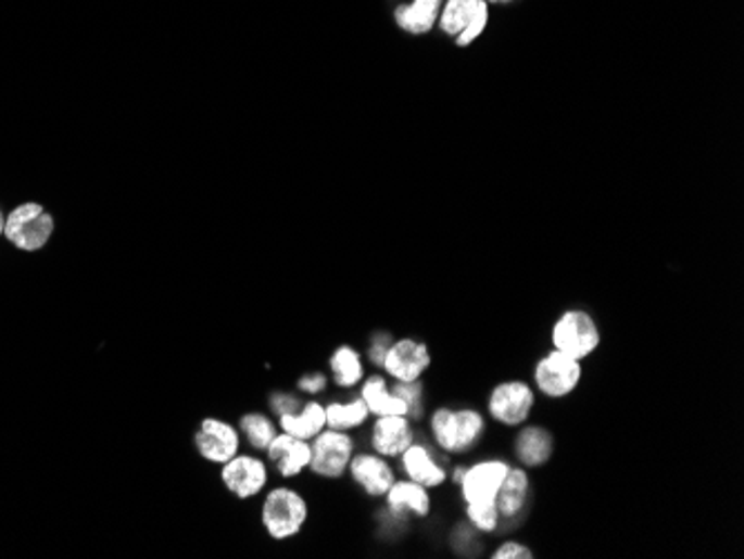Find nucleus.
I'll return each instance as SVG.
<instances>
[{
	"label": "nucleus",
	"instance_id": "f257e3e1",
	"mask_svg": "<svg viewBox=\"0 0 744 559\" xmlns=\"http://www.w3.org/2000/svg\"><path fill=\"white\" fill-rule=\"evenodd\" d=\"M489 433V417L475 406H437L428 415L430 444L444 457H466Z\"/></svg>",
	"mask_w": 744,
	"mask_h": 559
},
{
	"label": "nucleus",
	"instance_id": "f03ea898",
	"mask_svg": "<svg viewBox=\"0 0 744 559\" xmlns=\"http://www.w3.org/2000/svg\"><path fill=\"white\" fill-rule=\"evenodd\" d=\"M308 520L311 504L301 491L279 484L273 488L268 486V491L261 495L258 522L273 542H290L299 537Z\"/></svg>",
	"mask_w": 744,
	"mask_h": 559
},
{
	"label": "nucleus",
	"instance_id": "7ed1b4c3",
	"mask_svg": "<svg viewBox=\"0 0 744 559\" xmlns=\"http://www.w3.org/2000/svg\"><path fill=\"white\" fill-rule=\"evenodd\" d=\"M540 395L535 393L533 383L527 379H504L497 381L487 395V417L500 428L515 430L531 421L538 408Z\"/></svg>",
	"mask_w": 744,
	"mask_h": 559
},
{
	"label": "nucleus",
	"instance_id": "20e7f679",
	"mask_svg": "<svg viewBox=\"0 0 744 559\" xmlns=\"http://www.w3.org/2000/svg\"><path fill=\"white\" fill-rule=\"evenodd\" d=\"M602 346V330L597 319L584 308L564 310L551 326V348L587 361Z\"/></svg>",
	"mask_w": 744,
	"mask_h": 559
},
{
	"label": "nucleus",
	"instance_id": "39448f33",
	"mask_svg": "<svg viewBox=\"0 0 744 559\" xmlns=\"http://www.w3.org/2000/svg\"><path fill=\"white\" fill-rule=\"evenodd\" d=\"M584 379V361L568 357L555 348L544 353L531 372V383L540 397L562 402L571 397Z\"/></svg>",
	"mask_w": 744,
	"mask_h": 559
},
{
	"label": "nucleus",
	"instance_id": "423d86ee",
	"mask_svg": "<svg viewBox=\"0 0 744 559\" xmlns=\"http://www.w3.org/2000/svg\"><path fill=\"white\" fill-rule=\"evenodd\" d=\"M56 230L52 214L36 201L16 205L5 219V239L21 252H40L48 247Z\"/></svg>",
	"mask_w": 744,
	"mask_h": 559
},
{
	"label": "nucleus",
	"instance_id": "0eeeda50",
	"mask_svg": "<svg viewBox=\"0 0 744 559\" xmlns=\"http://www.w3.org/2000/svg\"><path fill=\"white\" fill-rule=\"evenodd\" d=\"M218 480L239 501H250L264 495L270 484V463L258 453H237L224 466H218Z\"/></svg>",
	"mask_w": 744,
	"mask_h": 559
},
{
	"label": "nucleus",
	"instance_id": "6e6552de",
	"mask_svg": "<svg viewBox=\"0 0 744 559\" xmlns=\"http://www.w3.org/2000/svg\"><path fill=\"white\" fill-rule=\"evenodd\" d=\"M357 453V442L353 433L345 430L324 428L321 433L311 440V466L308 472L326 482H337L345 478L348 463Z\"/></svg>",
	"mask_w": 744,
	"mask_h": 559
},
{
	"label": "nucleus",
	"instance_id": "1a4fd4ad",
	"mask_svg": "<svg viewBox=\"0 0 744 559\" xmlns=\"http://www.w3.org/2000/svg\"><path fill=\"white\" fill-rule=\"evenodd\" d=\"M513 461L506 457H481L464 466L462 478L455 484L464 504L495 501Z\"/></svg>",
	"mask_w": 744,
	"mask_h": 559
},
{
	"label": "nucleus",
	"instance_id": "9d476101",
	"mask_svg": "<svg viewBox=\"0 0 744 559\" xmlns=\"http://www.w3.org/2000/svg\"><path fill=\"white\" fill-rule=\"evenodd\" d=\"M192 444L203 461L212 466H224L228 459L241 453L243 440L232 421L222 417H203L194 430Z\"/></svg>",
	"mask_w": 744,
	"mask_h": 559
},
{
	"label": "nucleus",
	"instance_id": "9b49d317",
	"mask_svg": "<svg viewBox=\"0 0 744 559\" xmlns=\"http://www.w3.org/2000/svg\"><path fill=\"white\" fill-rule=\"evenodd\" d=\"M432 366V353L426 341L417 336H400L392 339L390 348L383 357L381 372L388 377V381H421L424 374Z\"/></svg>",
	"mask_w": 744,
	"mask_h": 559
},
{
	"label": "nucleus",
	"instance_id": "f8f14e48",
	"mask_svg": "<svg viewBox=\"0 0 744 559\" xmlns=\"http://www.w3.org/2000/svg\"><path fill=\"white\" fill-rule=\"evenodd\" d=\"M345 475L366 497L383 499V495L398 480V468L390 463V459L373 450H357L348 463Z\"/></svg>",
	"mask_w": 744,
	"mask_h": 559
},
{
	"label": "nucleus",
	"instance_id": "ddd939ff",
	"mask_svg": "<svg viewBox=\"0 0 744 559\" xmlns=\"http://www.w3.org/2000/svg\"><path fill=\"white\" fill-rule=\"evenodd\" d=\"M513 463H519L527 470H540L553 461L557 442L555 433L538 421H527L524 425L515 428L513 435Z\"/></svg>",
	"mask_w": 744,
	"mask_h": 559
},
{
	"label": "nucleus",
	"instance_id": "4468645a",
	"mask_svg": "<svg viewBox=\"0 0 744 559\" xmlns=\"http://www.w3.org/2000/svg\"><path fill=\"white\" fill-rule=\"evenodd\" d=\"M440 455L442 453L432 444L415 440L398 459L404 478L426 486L428 491H440L449 484V468Z\"/></svg>",
	"mask_w": 744,
	"mask_h": 559
},
{
	"label": "nucleus",
	"instance_id": "2eb2a0df",
	"mask_svg": "<svg viewBox=\"0 0 744 559\" xmlns=\"http://www.w3.org/2000/svg\"><path fill=\"white\" fill-rule=\"evenodd\" d=\"M415 440L417 433L408 415L373 417L368 425V448L386 459H398Z\"/></svg>",
	"mask_w": 744,
	"mask_h": 559
},
{
	"label": "nucleus",
	"instance_id": "dca6fc26",
	"mask_svg": "<svg viewBox=\"0 0 744 559\" xmlns=\"http://www.w3.org/2000/svg\"><path fill=\"white\" fill-rule=\"evenodd\" d=\"M533 497V480H531V470L521 468L519 463H513L508 475L495 497V506L500 510V520H502V529L515 526L517 520L524 518V512H527L529 504Z\"/></svg>",
	"mask_w": 744,
	"mask_h": 559
},
{
	"label": "nucleus",
	"instance_id": "f3484780",
	"mask_svg": "<svg viewBox=\"0 0 744 559\" xmlns=\"http://www.w3.org/2000/svg\"><path fill=\"white\" fill-rule=\"evenodd\" d=\"M386 510L392 520H428L432 512V491L408 480L398 478L395 484L383 495Z\"/></svg>",
	"mask_w": 744,
	"mask_h": 559
},
{
	"label": "nucleus",
	"instance_id": "a211bd4d",
	"mask_svg": "<svg viewBox=\"0 0 744 559\" xmlns=\"http://www.w3.org/2000/svg\"><path fill=\"white\" fill-rule=\"evenodd\" d=\"M268 457L270 468L277 472L281 480H297L303 472H308L311 466V442L297 440L288 433H281L270 442L268 450L264 453Z\"/></svg>",
	"mask_w": 744,
	"mask_h": 559
},
{
	"label": "nucleus",
	"instance_id": "6ab92c4d",
	"mask_svg": "<svg viewBox=\"0 0 744 559\" xmlns=\"http://www.w3.org/2000/svg\"><path fill=\"white\" fill-rule=\"evenodd\" d=\"M328 377L341 391H355L366 377V359L350 343H341L328 357Z\"/></svg>",
	"mask_w": 744,
	"mask_h": 559
},
{
	"label": "nucleus",
	"instance_id": "aec40b11",
	"mask_svg": "<svg viewBox=\"0 0 744 559\" xmlns=\"http://www.w3.org/2000/svg\"><path fill=\"white\" fill-rule=\"evenodd\" d=\"M360 397L370 410V417L381 415H408V406L402 397L392 393L388 377L383 372L366 374L360 383Z\"/></svg>",
	"mask_w": 744,
	"mask_h": 559
},
{
	"label": "nucleus",
	"instance_id": "412c9836",
	"mask_svg": "<svg viewBox=\"0 0 744 559\" xmlns=\"http://www.w3.org/2000/svg\"><path fill=\"white\" fill-rule=\"evenodd\" d=\"M281 433L311 442L326 428V406L319 399L303 402L299 410L277 417Z\"/></svg>",
	"mask_w": 744,
	"mask_h": 559
},
{
	"label": "nucleus",
	"instance_id": "4be33fe9",
	"mask_svg": "<svg viewBox=\"0 0 744 559\" xmlns=\"http://www.w3.org/2000/svg\"><path fill=\"white\" fill-rule=\"evenodd\" d=\"M239 433L241 440L254 450V453H266L270 442L279 435V423L273 412L264 410H250L239 417Z\"/></svg>",
	"mask_w": 744,
	"mask_h": 559
},
{
	"label": "nucleus",
	"instance_id": "5701e85b",
	"mask_svg": "<svg viewBox=\"0 0 744 559\" xmlns=\"http://www.w3.org/2000/svg\"><path fill=\"white\" fill-rule=\"evenodd\" d=\"M324 406H326V428L345 430V433H353V430L364 428L373 419L368 406L364 404L360 395L345 402H328Z\"/></svg>",
	"mask_w": 744,
	"mask_h": 559
},
{
	"label": "nucleus",
	"instance_id": "b1692460",
	"mask_svg": "<svg viewBox=\"0 0 744 559\" xmlns=\"http://www.w3.org/2000/svg\"><path fill=\"white\" fill-rule=\"evenodd\" d=\"M440 3L442 0H415L413 5L398 8L395 12L398 25L411 34H426L437 18Z\"/></svg>",
	"mask_w": 744,
	"mask_h": 559
},
{
	"label": "nucleus",
	"instance_id": "393cba45",
	"mask_svg": "<svg viewBox=\"0 0 744 559\" xmlns=\"http://www.w3.org/2000/svg\"><path fill=\"white\" fill-rule=\"evenodd\" d=\"M464 518L466 524L479 535H497L502 531V520L495 501L464 504Z\"/></svg>",
	"mask_w": 744,
	"mask_h": 559
},
{
	"label": "nucleus",
	"instance_id": "a878e982",
	"mask_svg": "<svg viewBox=\"0 0 744 559\" xmlns=\"http://www.w3.org/2000/svg\"><path fill=\"white\" fill-rule=\"evenodd\" d=\"M392 393H395L398 397H402L406 402L408 417L413 421L424 417V412H426V395H424V383L421 381H406V383L392 381Z\"/></svg>",
	"mask_w": 744,
	"mask_h": 559
},
{
	"label": "nucleus",
	"instance_id": "bb28decb",
	"mask_svg": "<svg viewBox=\"0 0 744 559\" xmlns=\"http://www.w3.org/2000/svg\"><path fill=\"white\" fill-rule=\"evenodd\" d=\"M472 10H475V0H449L444 18H442V29L446 34L459 36L468 27Z\"/></svg>",
	"mask_w": 744,
	"mask_h": 559
},
{
	"label": "nucleus",
	"instance_id": "cd10ccee",
	"mask_svg": "<svg viewBox=\"0 0 744 559\" xmlns=\"http://www.w3.org/2000/svg\"><path fill=\"white\" fill-rule=\"evenodd\" d=\"M487 16H489V12H487V3H484V0H475V10H472V16H470V21H468V27L457 36V46H470V42L481 34V31H484V27H487Z\"/></svg>",
	"mask_w": 744,
	"mask_h": 559
},
{
	"label": "nucleus",
	"instance_id": "c85d7f7f",
	"mask_svg": "<svg viewBox=\"0 0 744 559\" xmlns=\"http://www.w3.org/2000/svg\"><path fill=\"white\" fill-rule=\"evenodd\" d=\"M489 557L491 559H535V550L519 539H504L491 550Z\"/></svg>",
	"mask_w": 744,
	"mask_h": 559
},
{
	"label": "nucleus",
	"instance_id": "c756f323",
	"mask_svg": "<svg viewBox=\"0 0 744 559\" xmlns=\"http://www.w3.org/2000/svg\"><path fill=\"white\" fill-rule=\"evenodd\" d=\"M328 383H330V377H328V372H321V370L305 372V374H301V377L297 379V393H299V395H311V397H317V395L326 393Z\"/></svg>",
	"mask_w": 744,
	"mask_h": 559
},
{
	"label": "nucleus",
	"instance_id": "7c9ffc66",
	"mask_svg": "<svg viewBox=\"0 0 744 559\" xmlns=\"http://www.w3.org/2000/svg\"><path fill=\"white\" fill-rule=\"evenodd\" d=\"M392 339H395V336H392L390 332H375V334L370 336V341H368L366 353H364L366 364H370V366H375V368H381L383 357H386V353H388V348H390Z\"/></svg>",
	"mask_w": 744,
	"mask_h": 559
},
{
	"label": "nucleus",
	"instance_id": "2f4dec72",
	"mask_svg": "<svg viewBox=\"0 0 744 559\" xmlns=\"http://www.w3.org/2000/svg\"><path fill=\"white\" fill-rule=\"evenodd\" d=\"M303 404V399L299 397V393H288V391H275L268 395V410L275 415V417H281V415H288V412H294L299 410Z\"/></svg>",
	"mask_w": 744,
	"mask_h": 559
},
{
	"label": "nucleus",
	"instance_id": "473e14b6",
	"mask_svg": "<svg viewBox=\"0 0 744 559\" xmlns=\"http://www.w3.org/2000/svg\"><path fill=\"white\" fill-rule=\"evenodd\" d=\"M5 219H8V214L0 209V239H3V234H5Z\"/></svg>",
	"mask_w": 744,
	"mask_h": 559
},
{
	"label": "nucleus",
	"instance_id": "72a5a7b5",
	"mask_svg": "<svg viewBox=\"0 0 744 559\" xmlns=\"http://www.w3.org/2000/svg\"><path fill=\"white\" fill-rule=\"evenodd\" d=\"M491 3H508V0H491Z\"/></svg>",
	"mask_w": 744,
	"mask_h": 559
}]
</instances>
